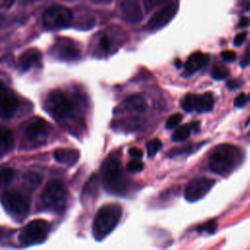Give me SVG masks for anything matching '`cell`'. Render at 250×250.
Instances as JSON below:
<instances>
[{"instance_id": "cell-33", "label": "cell", "mask_w": 250, "mask_h": 250, "mask_svg": "<svg viewBox=\"0 0 250 250\" xmlns=\"http://www.w3.org/2000/svg\"><path fill=\"white\" fill-rule=\"evenodd\" d=\"M247 101H248V98L246 97V95L244 93H241L234 99V105L236 107H242L246 104Z\"/></svg>"}, {"instance_id": "cell-3", "label": "cell", "mask_w": 250, "mask_h": 250, "mask_svg": "<svg viewBox=\"0 0 250 250\" xmlns=\"http://www.w3.org/2000/svg\"><path fill=\"white\" fill-rule=\"evenodd\" d=\"M104 188L112 193H121L125 189V179L121 162L117 157L109 156L102 166Z\"/></svg>"}, {"instance_id": "cell-30", "label": "cell", "mask_w": 250, "mask_h": 250, "mask_svg": "<svg viewBox=\"0 0 250 250\" xmlns=\"http://www.w3.org/2000/svg\"><path fill=\"white\" fill-rule=\"evenodd\" d=\"M127 169L129 172H140L144 169V164L143 162L139 160H132L127 164Z\"/></svg>"}, {"instance_id": "cell-19", "label": "cell", "mask_w": 250, "mask_h": 250, "mask_svg": "<svg viewBox=\"0 0 250 250\" xmlns=\"http://www.w3.org/2000/svg\"><path fill=\"white\" fill-rule=\"evenodd\" d=\"M214 98L211 93H204L201 95L193 94V110L197 112H206L213 108Z\"/></svg>"}, {"instance_id": "cell-40", "label": "cell", "mask_w": 250, "mask_h": 250, "mask_svg": "<svg viewBox=\"0 0 250 250\" xmlns=\"http://www.w3.org/2000/svg\"><path fill=\"white\" fill-rule=\"evenodd\" d=\"M14 2L15 0H3V5L5 8H10Z\"/></svg>"}, {"instance_id": "cell-36", "label": "cell", "mask_w": 250, "mask_h": 250, "mask_svg": "<svg viewBox=\"0 0 250 250\" xmlns=\"http://www.w3.org/2000/svg\"><path fill=\"white\" fill-rule=\"evenodd\" d=\"M129 154L132 156V157H134V158H136V159H140V158H142L143 157V150L142 149H140V148H138V147H132V148H130V150H129Z\"/></svg>"}, {"instance_id": "cell-13", "label": "cell", "mask_w": 250, "mask_h": 250, "mask_svg": "<svg viewBox=\"0 0 250 250\" xmlns=\"http://www.w3.org/2000/svg\"><path fill=\"white\" fill-rule=\"evenodd\" d=\"M177 6L175 4H169L156 12L149 21L147 22L146 28L150 31L157 30L166 25L176 15Z\"/></svg>"}, {"instance_id": "cell-38", "label": "cell", "mask_w": 250, "mask_h": 250, "mask_svg": "<svg viewBox=\"0 0 250 250\" xmlns=\"http://www.w3.org/2000/svg\"><path fill=\"white\" fill-rule=\"evenodd\" d=\"M250 24V19L243 17L239 21V27H247Z\"/></svg>"}, {"instance_id": "cell-39", "label": "cell", "mask_w": 250, "mask_h": 250, "mask_svg": "<svg viewBox=\"0 0 250 250\" xmlns=\"http://www.w3.org/2000/svg\"><path fill=\"white\" fill-rule=\"evenodd\" d=\"M227 85L229 89H234L236 87H239V82L236 81V80H230L229 82H228Z\"/></svg>"}, {"instance_id": "cell-29", "label": "cell", "mask_w": 250, "mask_h": 250, "mask_svg": "<svg viewBox=\"0 0 250 250\" xmlns=\"http://www.w3.org/2000/svg\"><path fill=\"white\" fill-rule=\"evenodd\" d=\"M202 230H205L209 233L215 232L217 230V222L215 220H211L202 226H198L197 231H202Z\"/></svg>"}, {"instance_id": "cell-8", "label": "cell", "mask_w": 250, "mask_h": 250, "mask_svg": "<svg viewBox=\"0 0 250 250\" xmlns=\"http://www.w3.org/2000/svg\"><path fill=\"white\" fill-rule=\"evenodd\" d=\"M1 203L7 211L17 216L26 214L29 209L28 198L19 191H5L1 195Z\"/></svg>"}, {"instance_id": "cell-22", "label": "cell", "mask_w": 250, "mask_h": 250, "mask_svg": "<svg viewBox=\"0 0 250 250\" xmlns=\"http://www.w3.org/2000/svg\"><path fill=\"white\" fill-rule=\"evenodd\" d=\"M229 75V70L227 66L221 63H217L212 67L211 76L216 80H222Z\"/></svg>"}, {"instance_id": "cell-25", "label": "cell", "mask_w": 250, "mask_h": 250, "mask_svg": "<svg viewBox=\"0 0 250 250\" xmlns=\"http://www.w3.org/2000/svg\"><path fill=\"white\" fill-rule=\"evenodd\" d=\"M98 191V180L96 175H94L88 182V184L85 186L84 192L86 194H90V196H93Z\"/></svg>"}, {"instance_id": "cell-28", "label": "cell", "mask_w": 250, "mask_h": 250, "mask_svg": "<svg viewBox=\"0 0 250 250\" xmlns=\"http://www.w3.org/2000/svg\"><path fill=\"white\" fill-rule=\"evenodd\" d=\"M182 118H183V116H182L181 113H174V114H172L168 118V120L166 122V128H168V129L175 128L182 121Z\"/></svg>"}, {"instance_id": "cell-43", "label": "cell", "mask_w": 250, "mask_h": 250, "mask_svg": "<svg viewBox=\"0 0 250 250\" xmlns=\"http://www.w3.org/2000/svg\"><path fill=\"white\" fill-rule=\"evenodd\" d=\"M249 98H250V95H249Z\"/></svg>"}, {"instance_id": "cell-26", "label": "cell", "mask_w": 250, "mask_h": 250, "mask_svg": "<svg viewBox=\"0 0 250 250\" xmlns=\"http://www.w3.org/2000/svg\"><path fill=\"white\" fill-rule=\"evenodd\" d=\"M24 180H25V183L31 187L32 188H36L39 184H40V181H41V177L37 174V173H34V172H29L25 175L24 177Z\"/></svg>"}, {"instance_id": "cell-35", "label": "cell", "mask_w": 250, "mask_h": 250, "mask_svg": "<svg viewBox=\"0 0 250 250\" xmlns=\"http://www.w3.org/2000/svg\"><path fill=\"white\" fill-rule=\"evenodd\" d=\"M109 46H110V44H109L108 38L106 36H102L101 39H100V47H101V49L103 51H104V52H107L109 50Z\"/></svg>"}, {"instance_id": "cell-41", "label": "cell", "mask_w": 250, "mask_h": 250, "mask_svg": "<svg viewBox=\"0 0 250 250\" xmlns=\"http://www.w3.org/2000/svg\"><path fill=\"white\" fill-rule=\"evenodd\" d=\"M242 5H243L244 10H246V11H247V10L249 9V7H250V1H248V0H243Z\"/></svg>"}, {"instance_id": "cell-17", "label": "cell", "mask_w": 250, "mask_h": 250, "mask_svg": "<svg viewBox=\"0 0 250 250\" xmlns=\"http://www.w3.org/2000/svg\"><path fill=\"white\" fill-rule=\"evenodd\" d=\"M41 61V53L37 49H28L19 59V65L21 70H27Z\"/></svg>"}, {"instance_id": "cell-21", "label": "cell", "mask_w": 250, "mask_h": 250, "mask_svg": "<svg viewBox=\"0 0 250 250\" xmlns=\"http://www.w3.org/2000/svg\"><path fill=\"white\" fill-rule=\"evenodd\" d=\"M199 127V123L198 122H192L189 124H186L183 125L181 127H179L172 135V140L174 142H182V141H186L191 134V131L194 129L195 131L198 130Z\"/></svg>"}, {"instance_id": "cell-18", "label": "cell", "mask_w": 250, "mask_h": 250, "mask_svg": "<svg viewBox=\"0 0 250 250\" xmlns=\"http://www.w3.org/2000/svg\"><path fill=\"white\" fill-rule=\"evenodd\" d=\"M79 155V151L73 148H58L54 151L55 159L66 165H74L78 161Z\"/></svg>"}, {"instance_id": "cell-1", "label": "cell", "mask_w": 250, "mask_h": 250, "mask_svg": "<svg viewBox=\"0 0 250 250\" xmlns=\"http://www.w3.org/2000/svg\"><path fill=\"white\" fill-rule=\"evenodd\" d=\"M242 157L243 154L239 147L229 144H222L212 150L208 160L209 168L216 174L227 175L239 165Z\"/></svg>"}, {"instance_id": "cell-42", "label": "cell", "mask_w": 250, "mask_h": 250, "mask_svg": "<svg viewBox=\"0 0 250 250\" xmlns=\"http://www.w3.org/2000/svg\"><path fill=\"white\" fill-rule=\"evenodd\" d=\"M3 21H4V17L0 14V25L2 24V22H3Z\"/></svg>"}, {"instance_id": "cell-10", "label": "cell", "mask_w": 250, "mask_h": 250, "mask_svg": "<svg viewBox=\"0 0 250 250\" xmlns=\"http://www.w3.org/2000/svg\"><path fill=\"white\" fill-rule=\"evenodd\" d=\"M215 185V181L213 179L208 178H197L189 181L185 188V198L189 202H195L204 195L212 188Z\"/></svg>"}, {"instance_id": "cell-24", "label": "cell", "mask_w": 250, "mask_h": 250, "mask_svg": "<svg viewBox=\"0 0 250 250\" xmlns=\"http://www.w3.org/2000/svg\"><path fill=\"white\" fill-rule=\"evenodd\" d=\"M162 146V143L160 140L158 139H153L151 141H149L146 145V152H147V156L148 157H153L158 150L161 148Z\"/></svg>"}, {"instance_id": "cell-31", "label": "cell", "mask_w": 250, "mask_h": 250, "mask_svg": "<svg viewBox=\"0 0 250 250\" xmlns=\"http://www.w3.org/2000/svg\"><path fill=\"white\" fill-rule=\"evenodd\" d=\"M168 1H170V0H144L145 8H146V12H149L150 10L154 9L155 7H157V6L161 5V4L167 3Z\"/></svg>"}, {"instance_id": "cell-11", "label": "cell", "mask_w": 250, "mask_h": 250, "mask_svg": "<svg viewBox=\"0 0 250 250\" xmlns=\"http://www.w3.org/2000/svg\"><path fill=\"white\" fill-rule=\"evenodd\" d=\"M19 100L17 96L0 81V116L11 118L19 108Z\"/></svg>"}, {"instance_id": "cell-12", "label": "cell", "mask_w": 250, "mask_h": 250, "mask_svg": "<svg viewBox=\"0 0 250 250\" xmlns=\"http://www.w3.org/2000/svg\"><path fill=\"white\" fill-rule=\"evenodd\" d=\"M55 55L63 61H73L79 58L80 49L78 45L67 38H60L54 46Z\"/></svg>"}, {"instance_id": "cell-20", "label": "cell", "mask_w": 250, "mask_h": 250, "mask_svg": "<svg viewBox=\"0 0 250 250\" xmlns=\"http://www.w3.org/2000/svg\"><path fill=\"white\" fill-rule=\"evenodd\" d=\"M14 136L10 129L0 126V157L11 151L14 146Z\"/></svg>"}, {"instance_id": "cell-14", "label": "cell", "mask_w": 250, "mask_h": 250, "mask_svg": "<svg viewBox=\"0 0 250 250\" xmlns=\"http://www.w3.org/2000/svg\"><path fill=\"white\" fill-rule=\"evenodd\" d=\"M120 8L124 19L130 23H137L143 18V12L139 0H122Z\"/></svg>"}, {"instance_id": "cell-4", "label": "cell", "mask_w": 250, "mask_h": 250, "mask_svg": "<svg viewBox=\"0 0 250 250\" xmlns=\"http://www.w3.org/2000/svg\"><path fill=\"white\" fill-rule=\"evenodd\" d=\"M67 190L64 184L57 179L50 180L41 194V203L45 208L61 210L65 205Z\"/></svg>"}, {"instance_id": "cell-2", "label": "cell", "mask_w": 250, "mask_h": 250, "mask_svg": "<svg viewBox=\"0 0 250 250\" xmlns=\"http://www.w3.org/2000/svg\"><path fill=\"white\" fill-rule=\"evenodd\" d=\"M121 214V207L115 203L106 204L100 208L93 224L95 237L101 240L111 232L118 224Z\"/></svg>"}, {"instance_id": "cell-37", "label": "cell", "mask_w": 250, "mask_h": 250, "mask_svg": "<svg viewBox=\"0 0 250 250\" xmlns=\"http://www.w3.org/2000/svg\"><path fill=\"white\" fill-rule=\"evenodd\" d=\"M250 64V44L248 45V48L244 54V57L241 60V65L242 66H247Z\"/></svg>"}, {"instance_id": "cell-7", "label": "cell", "mask_w": 250, "mask_h": 250, "mask_svg": "<svg viewBox=\"0 0 250 250\" xmlns=\"http://www.w3.org/2000/svg\"><path fill=\"white\" fill-rule=\"evenodd\" d=\"M72 21L71 11L63 6L49 7L43 15L44 26L48 29H59L68 26Z\"/></svg>"}, {"instance_id": "cell-16", "label": "cell", "mask_w": 250, "mask_h": 250, "mask_svg": "<svg viewBox=\"0 0 250 250\" xmlns=\"http://www.w3.org/2000/svg\"><path fill=\"white\" fill-rule=\"evenodd\" d=\"M123 109L129 112H144L146 107L147 104L146 99L142 95H132L125 99L123 102Z\"/></svg>"}, {"instance_id": "cell-15", "label": "cell", "mask_w": 250, "mask_h": 250, "mask_svg": "<svg viewBox=\"0 0 250 250\" xmlns=\"http://www.w3.org/2000/svg\"><path fill=\"white\" fill-rule=\"evenodd\" d=\"M209 62V56L201 52L191 54L185 63V75L189 76L203 68Z\"/></svg>"}, {"instance_id": "cell-23", "label": "cell", "mask_w": 250, "mask_h": 250, "mask_svg": "<svg viewBox=\"0 0 250 250\" xmlns=\"http://www.w3.org/2000/svg\"><path fill=\"white\" fill-rule=\"evenodd\" d=\"M15 175L14 169L10 167H3L0 169V185L7 186L11 183Z\"/></svg>"}, {"instance_id": "cell-34", "label": "cell", "mask_w": 250, "mask_h": 250, "mask_svg": "<svg viewBox=\"0 0 250 250\" xmlns=\"http://www.w3.org/2000/svg\"><path fill=\"white\" fill-rule=\"evenodd\" d=\"M246 36H247V32H245V31L236 34L235 37H234V39H233V44H234L235 46H240V45L245 41Z\"/></svg>"}, {"instance_id": "cell-6", "label": "cell", "mask_w": 250, "mask_h": 250, "mask_svg": "<svg viewBox=\"0 0 250 250\" xmlns=\"http://www.w3.org/2000/svg\"><path fill=\"white\" fill-rule=\"evenodd\" d=\"M50 231V225L42 219H36L28 223L20 232L19 240L24 245L40 243L46 239Z\"/></svg>"}, {"instance_id": "cell-27", "label": "cell", "mask_w": 250, "mask_h": 250, "mask_svg": "<svg viewBox=\"0 0 250 250\" xmlns=\"http://www.w3.org/2000/svg\"><path fill=\"white\" fill-rule=\"evenodd\" d=\"M181 105L183 109H185L188 112L193 111V94H188L187 96L184 97L182 100Z\"/></svg>"}, {"instance_id": "cell-5", "label": "cell", "mask_w": 250, "mask_h": 250, "mask_svg": "<svg viewBox=\"0 0 250 250\" xmlns=\"http://www.w3.org/2000/svg\"><path fill=\"white\" fill-rule=\"evenodd\" d=\"M46 107L49 113L56 118H67L74 112L73 103L61 90H54L48 95Z\"/></svg>"}, {"instance_id": "cell-32", "label": "cell", "mask_w": 250, "mask_h": 250, "mask_svg": "<svg viewBox=\"0 0 250 250\" xmlns=\"http://www.w3.org/2000/svg\"><path fill=\"white\" fill-rule=\"evenodd\" d=\"M221 57L223 59V61L225 62H233L235 59H236V54L233 52V51H230V50H226L224 52L221 53Z\"/></svg>"}, {"instance_id": "cell-9", "label": "cell", "mask_w": 250, "mask_h": 250, "mask_svg": "<svg viewBox=\"0 0 250 250\" xmlns=\"http://www.w3.org/2000/svg\"><path fill=\"white\" fill-rule=\"evenodd\" d=\"M24 136L30 144L34 146L42 145L48 139L49 125L43 118L35 117L27 123L24 129Z\"/></svg>"}]
</instances>
